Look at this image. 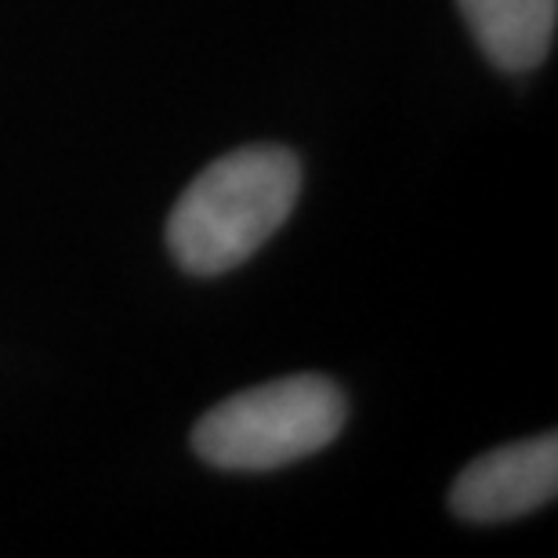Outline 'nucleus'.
<instances>
[{
  "label": "nucleus",
  "mask_w": 558,
  "mask_h": 558,
  "mask_svg": "<svg viewBox=\"0 0 558 558\" xmlns=\"http://www.w3.org/2000/svg\"><path fill=\"white\" fill-rule=\"evenodd\" d=\"M472 26L475 44L494 65L526 73L548 59L558 0H457Z\"/></svg>",
  "instance_id": "20e7f679"
},
{
  "label": "nucleus",
  "mask_w": 558,
  "mask_h": 558,
  "mask_svg": "<svg viewBox=\"0 0 558 558\" xmlns=\"http://www.w3.org/2000/svg\"><path fill=\"white\" fill-rule=\"evenodd\" d=\"M558 494V439L537 435L526 442L483 453L457 475L450 505L468 522H508L544 508Z\"/></svg>",
  "instance_id": "7ed1b4c3"
},
{
  "label": "nucleus",
  "mask_w": 558,
  "mask_h": 558,
  "mask_svg": "<svg viewBox=\"0 0 558 558\" xmlns=\"http://www.w3.org/2000/svg\"><path fill=\"white\" fill-rule=\"evenodd\" d=\"M341 428V388L319 374H298L218 403L196 424L193 446L226 472H272L319 453Z\"/></svg>",
  "instance_id": "f03ea898"
},
{
  "label": "nucleus",
  "mask_w": 558,
  "mask_h": 558,
  "mask_svg": "<svg viewBox=\"0 0 558 558\" xmlns=\"http://www.w3.org/2000/svg\"><path fill=\"white\" fill-rule=\"evenodd\" d=\"M301 193V163L279 145H251L207 167L167 221L174 262L193 276L236 269L283 226Z\"/></svg>",
  "instance_id": "f257e3e1"
}]
</instances>
